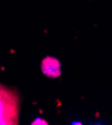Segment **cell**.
<instances>
[{
    "instance_id": "1",
    "label": "cell",
    "mask_w": 112,
    "mask_h": 125,
    "mask_svg": "<svg viewBox=\"0 0 112 125\" xmlns=\"http://www.w3.org/2000/svg\"><path fill=\"white\" fill-rule=\"evenodd\" d=\"M18 95L0 84V125L18 124Z\"/></svg>"
},
{
    "instance_id": "2",
    "label": "cell",
    "mask_w": 112,
    "mask_h": 125,
    "mask_svg": "<svg viewBox=\"0 0 112 125\" xmlns=\"http://www.w3.org/2000/svg\"><path fill=\"white\" fill-rule=\"evenodd\" d=\"M60 62L54 57H46L41 62V70L48 77L56 78L61 72Z\"/></svg>"
}]
</instances>
